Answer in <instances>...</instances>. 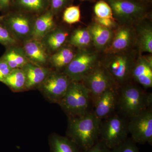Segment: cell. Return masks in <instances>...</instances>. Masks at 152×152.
Listing matches in <instances>:
<instances>
[{"instance_id":"obj_1","label":"cell","mask_w":152,"mask_h":152,"mask_svg":"<svg viewBox=\"0 0 152 152\" xmlns=\"http://www.w3.org/2000/svg\"><path fill=\"white\" fill-rule=\"evenodd\" d=\"M101 121L92 111L82 116L69 118L66 137L81 151H86L99 141Z\"/></svg>"},{"instance_id":"obj_2","label":"cell","mask_w":152,"mask_h":152,"mask_svg":"<svg viewBox=\"0 0 152 152\" xmlns=\"http://www.w3.org/2000/svg\"><path fill=\"white\" fill-rule=\"evenodd\" d=\"M152 95L130 82L118 88L117 112L129 119L145 111L152 109Z\"/></svg>"},{"instance_id":"obj_3","label":"cell","mask_w":152,"mask_h":152,"mask_svg":"<svg viewBox=\"0 0 152 152\" xmlns=\"http://www.w3.org/2000/svg\"><path fill=\"white\" fill-rule=\"evenodd\" d=\"M68 118L82 116L92 111L89 91L81 82L71 81L65 95L58 104Z\"/></svg>"},{"instance_id":"obj_4","label":"cell","mask_w":152,"mask_h":152,"mask_svg":"<svg viewBox=\"0 0 152 152\" xmlns=\"http://www.w3.org/2000/svg\"><path fill=\"white\" fill-rule=\"evenodd\" d=\"M129 119L117 112L101 121L99 140L112 150L125 141L129 134Z\"/></svg>"},{"instance_id":"obj_5","label":"cell","mask_w":152,"mask_h":152,"mask_svg":"<svg viewBox=\"0 0 152 152\" xmlns=\"http://www.w3.org/2000/svg\"><path fill=\"white\" fill-rule=\"evenodd\" d=\"M81 82L89 91L93 105L98 97L106 91L119 86L102 64L98 63Z\"/></svg>"},{"instance_id":"obj_6","label":"cell","mask_w":152,"mask_h":152,"mask_svg":"<svg viewBox=\"0 0 152 152\" xmlns=\"http://www.w3.org/2000/svg\"><path fill=\"white\" fill-rule=\"evenodd\" d=\"M71 82L64 73L52 71L38 88L48 101L58 104L65 95Z\"/></svg>"},{"instance_id":"obj_7","label":"cell","mask_w":152,"mask_h":152,"mask_svg":"<svg viewBox=\"0 0 152 152\" xmlns=\"http://www.w3.org/2000/svg\"><path fill=\"white\" fill-rule=\"evenodd\" d=\"M113 11L114 18L131 22L143 18L148 9L145 4L134 0H106Z\"/></svg>"},{"instance_id":"obj_8","label":"cell","mask_w":152,"mask_h":152,"mask_svg":"<svg viewBox=\"0 0 152 152\" xmlns=\"http://www.w3.org/2000/svg\"><path fill=\"white\" fill-rule=\"evenodd\" d=\"M128 129L136 143L152 144V110L145 111L129 119Z\"/></svg>"},{"instance_id":"obj_9","label":"cell","mask_w":152,"mask_h":152,"mask_svg":"<svg viewBox=\"0 0 152 152\" xmlns=\"http://www.w3.org/2000/svg\"><path fill=\"white\" fill-rule=\"evenodd\" d=\"M34 19L23 12L4 16L2 23L17 41L24 42L32 38Z\"/></svg>"},{"instance_id":"obj_10","label":"cell","mask_w":152,"mask_h":152,"mask_svg":"<svg viewBox=\"0 0 152 152\" xmlns=\"http://www.w3.org/2000/svg\"><path fill=\"white\" fill-rule=\"evenodd\" d=\"M96 55L79 52L63 71L71 81L81 82L97 64Z\"/></svg>"},{"instance_id":"obj_11","label":"cell","mask_w":152,"mask_h":152,"mask_svg":"<svg viewBox=\"0 0 152 152\" xmlns=\"http://www.w3.org/2000/svg\"><path fill=\"white\" fill-rule=\"evenodd\" d=\"M134 64L126 55H115L102 64L117 85L122 86L129 82L132 77Z\"/></svg>"},{"instance_id":"obj_12","label":"cell","mask_w":152,"mask_h":152,"mask_svg":"<svg viewBox=\"0 0 152 152\" xmlns=\"http://www.w3.org/2000/svg\"><path fill=\"white\" fill-rule=\"evenodd\" d=\"M118 87L106 91L98 97L94 104L93 113L99 119L106 118L117 112Z\"/></svg>"},{"instance_id":"obj_13","label":"cell","mask_w":152,"mask_h":152,"mask_svg":"<svg viewBox=\"0 0 152 152\" xmlns=\"http://www.w3.org/2000/svg\"><path fill=\"white\" fill-rule=\"evenodd\" d=\"M22 48L30 62L44 66L49 61L48 50L41 40L32 38L24 42Z\"/></svg>"},{"instance_id":"obj_14","label":"cell","mask_w":152,"mask_h":152,"mask_svg":"<svg viewBox=\"0 0 152 152\" xmlns=\"http://www.w3.org/2000/svg\"><path fill=\"white\" fill-rule=\"evenodd\" d=\"M132 77L145 88L152 87V62L151 58H140L134 64Z\"/></svg>"},{"instance_id":"obj_15","label":"cell","mask_w":152,"mask_h":152,"mask_svg":"<svg viewBox=\"0 0 152 152\" xmlns=\"http://www.w3.org/2000/svg\"><path fill=\"white\" fill-rule=\"evenodd\" d=\"M26 77V90L39 86L44 81L51 70L28 62L23 68Z\"/></svg>"},{"instance_id":"obj_16","label":"cell","mask_w":152,"mask_h":152,"mask_svg":"<svg viewBox=\"0 0 152 152\" xmlns=\"http://www.w3.org/2000/svg\"><path fill=\"white\" fill-rule=\"evenodd\" d=\"M54 15L48 10L34 19L33 39L42 40L43 38L55 28Z\"/></svg>"},{"instance_id":"obj_17","label":"cell","mask_w":152,"mask_h":152,"mask_svg":"<svg viewBox=\"0 0 152 152\" xmlns=\"http://www.w3.org/2000/svg\"><path fill=\"white\" fill-rule=\"evenodd\" d=\"M132 38L130 28L126 27L120 28L114 36L111 45L106 48V53L115 54L126 50L130 45Z\"/></svg>"},{"instance_id":"obj_18","label":"cell","mask_w":152,"mask_h":152,"mask_svg":"<svg viewBox=\"0 0 152 152\" xmlns=\"http://www.w3.org/2000/svg\"><path fill=\"white\" fill-rule=\"evenodd\" d=\"M12 69H22L29 61L23 48L16 45L9 47L0 58Z\"/></svg>"},{"instance_id":"obj_19","label":"cell","mask_w":152,"mask_h":152,"mask_svg":"<svg viewBox=\"0 0 152 152\" xmlns=\"http://www.w3.org/2000/svg\"><path fill=\"white\" fill-rule=\"evenodd\" d=\"M88 29L97 48L102 49L106 48L112 40L113 33L108 28L95 23L91 25Z\"/></svg>"},{"instance_id":"obj_20","label":"cell","mask_w":152,"mask_h":152,"mask_svg":"<svg viewBox=\"0 0 152 152\" xmlns=\"http://www.w3.org/2000/svg\"><path fill=\"white\" fill-rule=\"evenodd\" d=\"M68 36L69 33L66 31L54 28L41 41L48 51H57V50L61 48Z\"/></svg>"},{"instance_id":"obj_21","label":"cell","mask_w":152,"mask_h":152,"mask_svg":"<svg viewBox=\"0 0 152 152\" xmlns=\"http://www.w3.org/2000/svg\"><path fill=\"white\" fill-rule=\"evenodd\" d=\"M51 152H82L67 137L53 134L49 137Z\"/></svg>"},{"instance_id":"obj_22","label":"cell","mask_w":152,"mask_h":152,"mask_svg":"<svg viewBox=\"0 0 152 152\" xmlns=\"http://www.w3.org/2000/svg\"><path fill=\"white\" fill-rule=\"evenodd\" d=\"M75 54L73 50L69 47L59 49L49 58L52 66L58 71L65 69L73 59Z\"/></svg>"},{"instance_id":"obj_23","label":"cell","mask_w":152,"mask_h":152,"mask_svg":"<svg viewBox=\"0 0 152 152\" xmlns=\"http://www.w3.org/2000/svg\"><path fill=\"white\" fill-rule=\"evenodd\" d=\"M15 3L25 12L39 15L48 10L50 7L49 0H15Z\"/></svg>"},{"instance_id":"obj_24","label":"cell","mask_w":152,"mask_h":152,"mask_svg":"<svg viewBox=\"0 0 152 152\" xmlns=\"http://www.w3.org/2000/svg\"><path fill=\"white\" fill-rule=\"evenodd\" d=\"M14 92H20L26 90V77L22 69L12 70L2 82Z\"/></svg>"},{"instance_id":"obj_25","label":"cell","mask_w":152,"mask_h":152,"mask_svg":"<svg viewBox=\"0 0 152 152\" xmlns=\"http://www.w3.org/2000/svg\"><path fill=\"white\" fill-rule=\"evenodd\" d=\"M91 40L88 29H79L75 31L71 36L69 43L73 46L82 48L88 46Z\"/></svg>"},{"instance_id":"obj_26","label":"cell","mask_w":152,"mask_h":152,"mask_svg":"<svg viewBox=\"0 0 152 152\" xmlns=\"http://www.w3.org/2000/svg\"><path fill=\"white\" fill-rule=\"evenodd\" d=\"M139 45L142 51L152 53V31L151 28L144 27L139 32Z\"/></svg>"},{"instance_id":"obj_27","label":"cell","mask_w":152,"mask_h":152,"mask_svg":"<svg viewBox=\"0 0 152 152\" xmlns=\"http://www.w3.org/2000/svg\"><path fill=\"white\" fill-rule=\"evenodd\" d=\"M81 13L79 6H71L65 9L63 20L68 24H73L80 20Z\"/></svg>"},{"instance_id":"obj_28","label":"cell","mask_w":152,"mask_h":152,"mask_svg":"<svg viewBox=\"0 0 152 152\" xmlns=\"http://www.w3.org/2000/svg\"><path fill=\"white\" fill-rule=\"evenodd\" d=\"M96 17L101 18L115 19L113 11L108 4L104 0H100L96 3L94 7Z\"/></svg>"},{"instance_id":"obj_29","label":"cell","mask_w":152,"mask_h":152,"mask_svg":"<svg viewBox=\"0 0 152 152\" xmlns=\"http://www.w3.org/2000/svg\"><path fill=\"white\" fill-rule=\"evenodd\" d=\"M18 41L3 23H0V44L6 47L16 45Z\"/></svg>"},{"instance_id":"obj_30","label":"cell","mask_w":152,"mask_h":152,"mask_svg":"<svg viewBox=\"0 0 152 152\" xmlns=\"http://www.w3.org/2000/svg\"><path fill=\"white\" fill-rule=\"evenodd\" d=\"M111 152H140L137 143L132 138H128L119 145L111 150Z\"/></svg>"},{"instance_id":"obj_31","label":"cell","mask_w":152,"mask_h":152,"mask_svg":"<svg viewBox=\"0 0 152 152\" xmlns=\"http://www.w3.org/2000/svg\"><path fill=\"white\" fill-rule=\"evenodd\" d=\"M71 0H49L50 10L56 15L66 7Z\"/></svg>"},{"instance_id":"obj_32","label":"cell","mask_w":152,"mask_h":152,"mask_svg":"<svg viewBox=\"0 0 152 152\" xmlns=\"http://www.w3.org/2000/svg\"><path fill=\"white\" fill-rule=\"evenodd\" d=\"M12 70L6 62L0 58V82L2 83Z\"/></svg>"},{"instance_id":"obj_33","label":"cell","mask_w":152,"mask_h":152,"mask_svg":"<svg viewBox=\"0 0 152 152\" xmlns=\"http://www.w3.org/2000/svg\"><path fill=\"white\" fill-rule=\"evenodd\" d=\"M94 20L96 23L108 28L113 27L115 25V19L101 18L96 17Z\"/></svg>"},{"instance_id":"obj_34","label":"cell","mask_w":152,"mask_h":152,"mask_svg":"<svg viewBox=\"0 0 152 152\" xmlns=\"http://www.w3.org/2000/svg\"><path fill=\"white\" fill-rule=\"evenodd\" d=\"M82 152H111L109 149L102 142L99 140L89 149Z\"/></svg>"},{"instance_id":"obj_35","label":"cell","mask_w":152,"mask_h":152,"mask_svg":"<svg viewBox=\"0 0 152 152\" xmlns=\"http://www.w3.org/2000/svg\"><path fill=\"white\" fill-rule=\"evenodd\" d=\"M11 0H0V9L3 10H7L10 7Z\"/></svg>"},{"instance_id":"obj_36","label":"cell","mask_w":152,"mask_h":152,"mask_svg":"<svg viewBox=\"0 0 152 152\" xmlns=\"http://www.w3.org/2000/svg\"><path fill=\"white\" fill-rule=\"evenodd\" d=\"M3 20H4V16H0V23H2Z\"/></svg>"},{"instance_id":"obj_37","label":"cell","mask_w":152,"mask_h":152,"mask_svg":"<svg viewBox=\"0 0 152 152\" xmlns=\"http://www.w3.org/2000/svg\"><path fill=\"white\" fill-rule=\"evenodd\" d=\"M82 1H94V0H80Z\"/></svg>"},{"instance_id":"obj_38","label":"cell","mask_w":152,"mask_h":152,"mask_svg":"<svg viewBox=\"0 0 152 152\" xmlns=\"http://www.w3.org/2000/svg\"><path fill=\"white\" fill-rule=\"evenodd\" d=\"M144 1H150L151 0H144Z\"/></svg>"}]
</instances>
